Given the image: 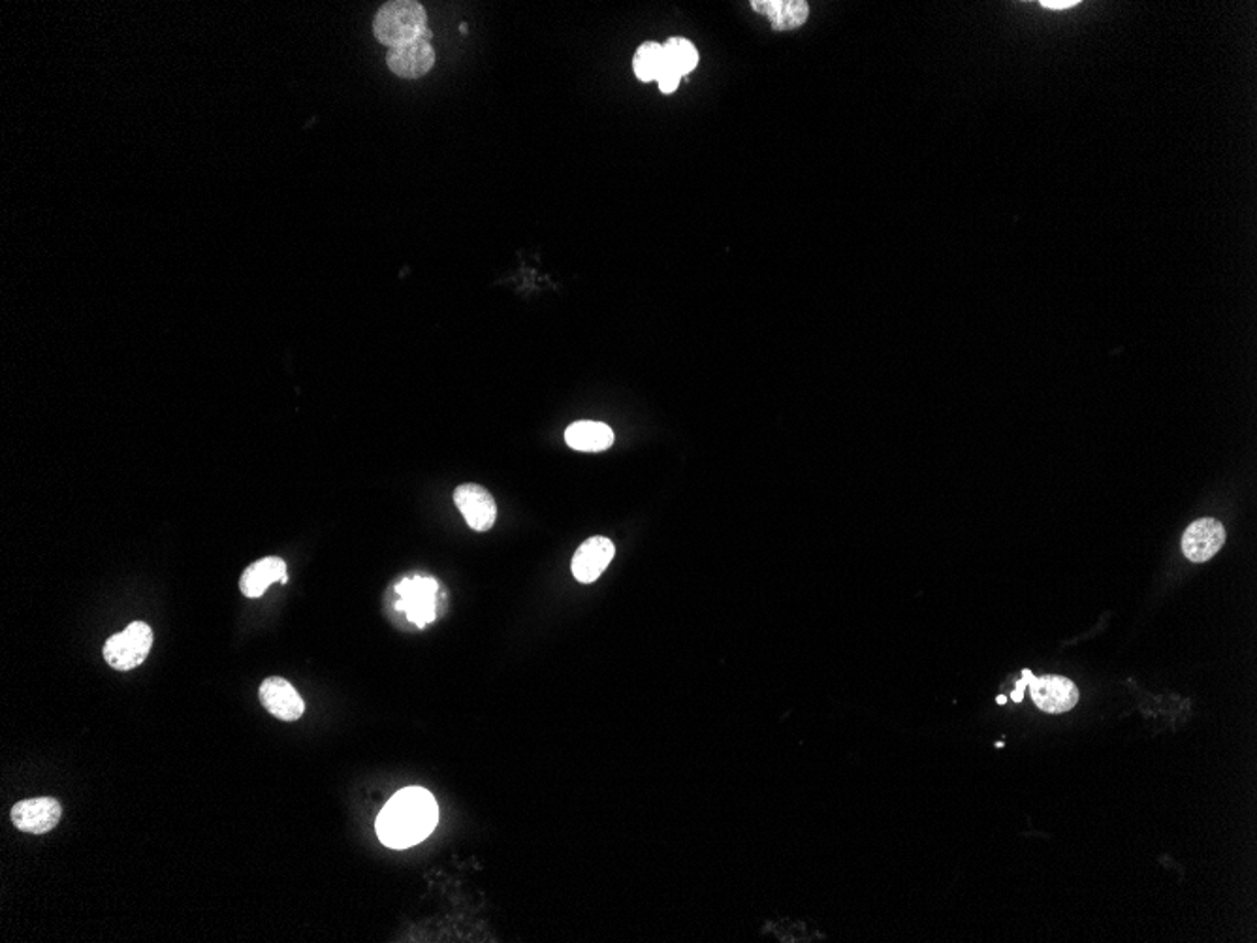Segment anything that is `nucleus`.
<instances>
[{"label":"nucleus","instance_id":"7ed1b4c3","mask_svg":"<svg viewBox=\"0 0 1257 943\" xmlns=\"http://www.w3.org/2000/svg\"><path fill=\"white\" fill-rule=\"evenodd\" d=\"M152 629L144 622H132L125 632L108 638L105 659L111 669L132 671L146 661L151 652Z\"/></svg>","mask_w":1257,"mask_h":943},{"label":"nucleus","instance_id":"dca6fc26","mask_svg":"<svg viewBox=\"0 0 1257 943\" xmlns=\"http://www.w3.org/2000/svg\"><path fill=\"white\" fill-rule=\"evenodd\" d=\"M664 69L663 46L657 42H644L640 48L636 49L635 59H633V70L635 76L644 82L650 84L656 82L657 76L661 74Z\"/></svg>","mask_w":1257,"mask_h":943},{"label":"nucleus","instance_id":"423d86ee","mask_svg":"<svg viewBox=\"0 0 1257 943\" xmlns=\"http://www.w3.org/2000/svg\"><path fill=\"white\" fill-rule=\"evenodd\" d=\"M454 503H456L457 511L463 514L467 526L478 534L488 531L496 524L498 505L484 486L471 485V482L469 485L457 486L456 492H454Z\"/></svg>","mask_w":1257,"mask_h":943},{"label":"nucleus","instance_id":"0eeeda50","mask_svg":"<svg viewBox=\"0 0 1257 943\" xmlns=\"http://www.w3.org/2000/svg\"><path fill=\"white\" fill-rule=\"evenodd\" d=\"M1029 694L1037 707L1049 714H1064L1077 707L1078 689L1064 676H1041L1029 681Z\"/></svg>","mask_w":1257,"mask_h":943},{"label":"nucleus","instance_id":"9b49d317","mask_svg":"<svg viewBox=\"0 0 1257 943\" xmlns=\"http://www.w3.org/2000/svg\"><path fill=\"white\" fill-rule=\"evenodd\" d=\"M614 542L607 537L587 539L586 542H582L581 549L576 550L573 558L571 570L574 578L582 584L595 583L614 560Z\"/></svg>","mask_w":1257,"mask_h":943},{"label":"nucleus","instance_id":"f257e3e1","mask_svg":"<svg viewBox=\"0 0 1257 943\" xmlns=\"http://www.w3.org/2000/svg\"><path fill=\"white\" fill-rule=\"evenodd\" d=\"M439 821V806L428 789L398 791L380 810L375 829L380 842L392 849H407L428 838Z\"/></svg>","mask_w":1257,"mask_h":943},{"label":"nucleus","instance_id":"39448f33","mask_svg":"<svg viewBox=\"0 0 1257 943\" xmlns=\"http://www.w3.org/2000/svg\"><path fill=\"white\" fill-rule=\"evenodd\" d=\"M63 808L57 798L38 797L20 800L14 805L10 819L15 829L27 834H46L61 821Z\"/></svg>","mask_w":1257,"mask_h":943},{"label":"nucleus","instance_id":"1a4fd4ad","mask_svg":"<svg viewBox=\"0 0 1257 943\" xmlns=\"http://www.w3.org/2000/svg\"><path fill=\"white\" fill-rule=\"evenodd\" d=\"M258 697H260L263 707L281 722H296L304 715V699L300 697L291 682L284 681V678H279V676L266 678L260 686Z\"/></svg>","mask_w":1257,"mask_h":943},{"label":"nucleus","instance_id":"f03ea898","mask_svg":"<svg viewBox=\"0 0 1257 943\" xmlns=\"http://www.w3.org/2000/svg\"><path fill=\"white\" fill-rule=\"evenodd\" d=\"M428 28V14L415 0L387 2L375 15V38L390 49L420 40Z\"/></svg>","mask_w":1257,"mask_h":943},{"label":"nucleus","instance_id":"9d476101","mask_svg":"<svg viewBox=\"0 0 1257 943\" xmlns=\"http://www.w3.org/2000/svg\"><path fill=\"white\" fill-rule=\"evenodd\" d=\"M388 69L392 74L403 79H418L428 74L429 70L434 69L436 64V51L431 48V42L426 40H415V42L405 44L400 48H392L388 51L387 57Z\"/></svg>","mask_w":1257,"mask_h":943},{"label":"nucleus","instance_id":"2eb2a0df","mask_svg":"<svg viewBox=\"0 0 1257 943\" xmlns=\"http://www.w3.org/2000/svg\"><path fill=\"white\" fill-rule=\"evenodd\" d=\"M664 64L669 69L676 70L680 76L692 74L693 70L697 69L698 51L695 44L682 36H674L669 38L663 44Z\"/></svg>","mask_w":1257,"mask_h":943},{"label":"nucleus","instance_id":"ddd939ff","mask_svg":"<svg viewBox=\"0 0 1257 943\" xmlns=\"http://www.w3.org/2000/svg\"><path fill=\"white\" fill-rule=\"evenodd\" d=\"M752 8L767 15L774 30H795L808 22L809 4L804 0H754Z\"/></svg>","mask_w":1257,"mask_h":943},{"label":"nucleus","instance_id":"f3484780","mask_svg":"<svg viewBox=\"0 0 1257 943\" xmlns=\"http://www.w3.org/2000/svg\"><path fill=\"white\" fill-rule=\"evenodd\" d=\"M656 82L657 85H659V89L663 90L664 95H671V93H674V90L680 87L682 76L678 74L676 70L669 69V66L664 64V69L661 70V74L657 76Z\"/></svg>","mask_w":1257,"mask_h":943},{"label":"nucleus","instance_id":"6ab92c4d","mask_svg":"<svg viewBox=\"0 0 1257 943\" xmlns=\"http://www.w3.org/2000/svg\"><path fill=\"white\" fill-rule=\"evenodd\" d=\"M460 33H462V35H465V33H467V25H465V23H462V25H460Z\"/></svg>","mask_w":1257,"mask_h":943},{"label":"nucleus","instance_id":"f8f14e48","mask_svg":"<svg viewBox=\"0 0 1257 943\" xmlns=\"http://www.w3.org/2000/svg\"><path fill=\"white\" fill-rule=\"evenodd\" d=\"M273 583H286V563L281 558L268 555L243 571L240 590L243 596L256 599L263 597Z\"/></svg>","mask_w":1257,"mask_h":943},{"label":"nucleus","instance_id":"a211bd4d","mask_svg":"<svg viewBox=\"0 0 1257 943\" xmlns=\"http://www.w3.org/2000/svg\"><path fill=\"white\" fill-rule=\"evenodd\" d=\"M1077 0H1041V7L1049 8V10H1067V8L1077 7Z\"/></svg>","mask_w":1257,"mask_h":943},{"label":"nucleus","instance_id":"20e7f679","mask_svg":"<svg viewBox=\"0 0 1257 943\" xmlns=\"http://www.w3.org/2000/svg\"><path fill=\"white\" fill-rule=\"evenodd\" d=\"M437 583L429 576H415L398 584L400 603L398 609L407 614L416 625H426L436 620Z\"/></svg>","mask_w":1257,"mask_h":943},{"label":"nucleus","instance_id":"6e6552de","mask_svg":"<svg viewBox=\"0 0 1257 943\" xmlns=\"http://www.w3.org/2000/svg\"><path fill=\"white\" fill-rule=\"evenodd\" d=\"M1225 529L1215 518H1201L1189 524L1182 537V552L1189 562L1205 563L1222 550Z\"/></svg>","mask_w":1257,"mask_h":943},{"label":"nucleus","instance_id":"4468645a","mask_svg":"<svg viewBox=\"0 0 1257 943\" xmlns=\"http://www.w3.org/2000/svg\"><path fill=\"white\" fill-rule=\"evenodd\" d=\"M565 441L574 451L602 452L614 444V431L607 424L581 420L566 428Z\"/></svg>","mask_w":1257,"mask_h":943}]
</instances>
